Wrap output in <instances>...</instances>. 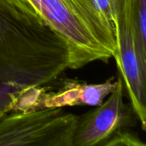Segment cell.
<instances>
[{
    "label": "cell",
    "mask_w": 146,
    "mask_h": 146,
    "mask_svg": "<svg viewBox=\"0 0 146 146\" xmlns=\"http://www.w3.org/2000/svg\"><path fill=\"white\" fill-rule=\"evenodd\" d=\"M77 121L63 108L10 111L0 116V146H73Z\"/></svg>",
    "instance_id": "obj_3"
},
{
    "label": "cell",
    "mask_w": 146,
    "mask_h": 146,
    "mask_svg": "<svg viewBox=\"0 0 146 146\" xmlns=\"http://www.w3.org/2000/svg\"><path fill=\"white\" fill-rule=\"evenodd\" d=\"M115 89L92 110L78 116L73 146L102 145L116 131L133 122L134 112L124 103V84L121 75Z\"/></svg>",
    "instance_id": "obj_4"
},
{
    "label": "cell",
    "mask_w": 146,
    "mask_h": 146,
    "mask_svg": "<svg viewBox=\"0 0 146 146\" xmlns=\"http://www.w3.org/2000/svg\"><path fill=\"white\" fill-rule=\"evenodd\" d=\"M101 146H146V145L136 134L127 128H122L113 133Z\"/></svg>",
    "instance_id": "obj_7"
},
{
    "label": "cell",
    "mask_w": 146,
    "mask_h": 146,
    "mask_svg": "<svg viewBox=\"0 0 146 146\" xmlns=\"http://www.w3.org/2000/svg\"><path fill=\"white\" fill-rule=\"evenodd\" d=\"M50 26L67 43L68 68L109 62L117 52L114 23L94 0H5Z\"/></svg>",
    "instance_id": "obj_1"
},
{
    "label": "cell",
    "mask_w": 146,
    "mask_h": 146,
    "mask_svg": "<svg viewBox=\"0 0 146 146\" xmlns=\"http://www.w3.org/2000/svg\"><path fill=\"white\" fill-rule=\"evenodd\" d=\"M118 80L114 76L102 83L89 84L76 80H66L56 91L44 88L38 99L34 110L55 109L74 106H92L101 104L113 92Z\"/></svg>",
    "instance_id": "obj_5"
},
{
    "label": "cell",
    "mask_w": 146,
    "mask_h": 146,
    "mask_svg": "<svg viewBox=\"0 0 146 146\" xmlns=\"http://www.w3.org/2000/svg\"><path fill=\"white\" fill-rule=\"evenodd\" d=\"M29 88L21 84L0 62V116L19 110Z\"/></svg>",
    "instance_id": "obj_6"
},
{
    "label": "cell",
    "mask_w": 146,
    "mask_h": 146,
    "mask_svg": "<svg viewBox=\"0 0 146 146\" xmlns=\"http://www.w3.org/2000/svg\"><path fill=\"white\" fill-rule=\"evenodd\" d=\"M117 68L129 96L131 107L146 129V38L135 24L132 0H115Z\"/></svg>",
    "instance_id": "obj_2"
}]
</instances>
